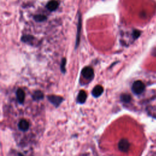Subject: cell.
Masks as SVG:
<instances>
[{"instance_id":"obj_2","label":"cell","mask_w":156,"mask_h":156,"mask_svg":"<svg viewBox=\"0 0 156 156\" xmlns=\"http://www.w3.org/2000/svg\"><path fill=\"white\" fill-rule=\"evenodd\" d=\"M119 149L123 153H126L129 151L130 148V143L127 139H121L119 143Z\"/></svg>"},{"instance_id":"obj_6","label":"cell","mask_w":156,"mask_h":156,"mask_svg":"<svg viewBox=\"0 0 156 156\" xmlns=\"http://www.w3.org/2000/svg\"><path fill=\"white\" fill-rule=\"evenodd\" d=\"M18 129L21 131H26L28 130L29 127V123L27 120H21L18 123Z\"/></svg>"},{"instance_id":"obj_15","label":"cell","mask_w":156,"mask_h":156,"mask_svg":"<svg viewBox=\"0 0 156 156\" xmlns=\"http://www.w3.org/2000/svg\"><path fill=\"white\" fill-rule=\"evenodd\" d=\"M140 32L139 31H135L134 32V37L135 39H137V38H138L139 36H140Z\"/></svg>"},{"instance_id":"obj_1","label":"cell","mask_w":156,"mask_h":156,"mask_svg":"<svg viewBox=\"0 0 156 156\" xmlns=\"http://www.w3.org/2000/svg\"><path fill=\"white\" fill-rule=\"evenodd\" d=\"M145 89L144 83L141 81H137L132 84V90L135 94H140L142 93Z\"/></svg>"},{"instance_id":"obj_4","label":"cell","mask_w":156,"mask_h":156,"mask_svg":"<svg viewBox=\"0 0 156 156\" xmlns=\"http://www.w3.org/2000/svg\"><path fill=\"white\" fill-rule=\"evenodd\" d=\"M48 99L49 101L56 107H58L64 101V99L62 97L55 95H50L48 97Z\"/></svg>"},{"instance_id":"obj_3","label":"cell","mask_w":156,"mask_h":156,"mask_svg":"<svg viewBox=\"0 0 156 156\" xmlns=\"http://www.w3.org/2000/svg\"><path fill=\"white\" fill-rule=\"evenodd\" d=\"M82 76L87 80H91L93 78L94 72L92 68L90 67H85L82 71Z\"/></svg>"},{"instance_id":"obj_11","label":"cell","mask_w":156,"mask_h":156,"mask_svg":"<svg viewBox=\"0 0 156 156\" xmlns=\"http://www.w3.org/2000/svg\"><path fill=\"white\" fill-rule=\"evenodd\" d=\"M32 98L35 101H37V100H42V99H43L44 98V94L41 91H36L34 92V93L32 95Z\"/></svg>"},{"instance_id":"obj_5","label":"cell","mask_w":156,"mask_h":156,"mask_svg":"<svg viewBox=\"0 0 156 156\" xmlns=\"http://www.w3.org/2000/svg\"><path fill=\"white\" fill-rule=\"evenodd\" d=\"M81 28H82V18H81V15L79 13V18H78V29H77L78 30H77V35H76V48H77L78 46H79V45Z\"/></svg>"},{"instance_id":"obj_10","label":"cell","mask_w":156,"mask_h":156,"mask_svg":"<svg viewBox=\"0 0 156 156\" xmlns=\"http://www.w3.org/2000/svg\"><path fill=\"white\" fill-rule=\"evenodd\" d=\"M87 93L84 90H81L79 92L78 96V102L80 104H83L86 101Z\"/></svg>"},{"instance_id":"obj_9","label":"cell","mask_w":156,"mask_h":156,"mask_svg":"<svg viewBox=\"0 0 156 156\" xmlns=\"http://www.w3.org/2000/svg\"><path fill=\"white\" fill-rule=\"evenodd\" d=\"M103 92V88L101 86H96L94 87L92 90V94L94 97L98 98L101 95V94Z\"/></svg>"},{"instance_id":"obj_16","label":"cell","mask_w":156,"mask_h":156,"mask_svg":"<svg viewBox=\"0 0 156 156\" xmlns=\"http://www.w3.org/2000/svg\"><path fill=\"white\" fill-rule=\"evenodd\" d=\"M19 156H23L22 155H21V154H20V155H19Z\"/></svg>"},{"instance_id":"obj_7","label":"cell","mask_w":156,"mask_h":156,"mask_svg":"<svg viewBox=\"0 0 156 156\" xmlns=\"http://www.w3.org/2000/svg\"><path fill=\"white\" fill-rule=\"evenodd\" d=\"M16 96L19 103L23 104L25 98V93L21 88H18L16 92Z\"/></svg>"},{"instance_id":"obj_13","label":"cell","mask_w":156,"mask_h":156,"mask_svg":"<svg viewBox=\"0 0 156 156\" xmlns=\"http://www.w3.org/2000/svg\"><path fill=\"white\" fill-rule=\"evenodd\" d=\"M35 20L37 21H43L46 20V17L42 15H36L35 17Z\"/></svg>"},{"instance_id":"obj_12","label":"cell","mask_w":156,"mask_h":156,"mask_svg":"<svg viewBox=\"0 0 156 156\" xmlns=\"http://www.w3.org/2000/svg\"><path fill=\"white\" fill-rule=\"evenodd\" d=\"M121 101L125 103H128L131 101V96L128 94H123L120 97Z\"/></svg>"},{"instance_id":"obj_8","label":"cell","mask_w":156,"mask_h":156,"mask_svg":"<svg viewBox=\"0 0 156 156\" xmlns=\"http://www.w3.org/2000/svg\"><path fill=\"white\" fill-rule=\"evenodd\" d=\"M59 6V3L56 0H51L46 4V8L50 11H54Z\"/></svg>"},{"instance_id":"obj_14","label":"cell","mask_w":156,"mask_h":156,"mask_svg":"<svg viewBox=\"0 0 156 156\" xmlns=\"http://www.w3.org/2000/svg\"><path fill=\"white\" fill-rule=\"evenodd\" d=\"M65 65H66V59L64 58L62 60V63H61V66H60L61 71H62V73L65 72Z\"/></svg>"}]
</instances>
